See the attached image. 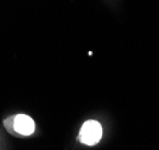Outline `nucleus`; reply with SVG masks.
<instances>
[{
	"label": "nucleus",
	"instance_id": "3",
	"mask_svg": "<svg viewBox=\"0 0 159 150\" xmlns=\"http://www.w3.org/2000/svg\"><path fill=\"white\" fill-rule=\"evenodd\" d=\"M4 124H5V128L7 129L8 132L13 133L14 132V117H8L7 119H5Z\"/></svg>",
	"mask_w": 159,
	"mask_h": 150
},
{
	"label": "nucleus",
	"instance_id": "1",
	"mask_svg": "<svg viewBox=\"0 0 159 150\" xmlns=\"http://www.w3.org/2000/svg\"><path fill=\"white\" fill-rule=\"evenodd\" d=\"M102 137V128L95 120H88L82 125L79 139L86 145H94L99 143Z\"/></svg>",
	"mask_w": 159,
	"mask_h": 150
},
{
	"label": "nucleus",
	"instance_id": "2",
	"mask_svg": "<svg viewBox=\"0 0 159 150\" xmlns=\"http://www.w3.org/2000/svg\"><path fill=\"white\" fill-rule=\"evenodd\" d=\"M14 132L21 136H30L34 132V122L26 114H18L14 117Z\"/></svg>",
	"mask_w": 159,
	"mask_h": 150
}]
</instances>
